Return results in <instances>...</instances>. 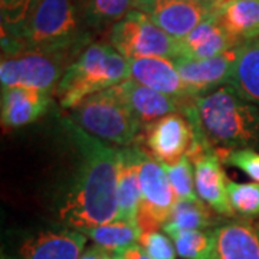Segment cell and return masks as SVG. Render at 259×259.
<instances>
[{
    "label": "cell",
    "instance_id": "cell-1",
    "mask_svg": "<svg viewBox=\"0 0 259 259\" xmlns=\"http://www.w3.org/2000/svg\"><path fill=\"white\" fill-rule=\"evenodd\" d=\"M64 125L79 154V163L59 206V219L78 231L117 222L120 150L94 137L71 118H65Z\"/></svg>",
    "mask_w": 259,
    "mask_h": 259
},
{
    "label": "cell",
    "instance_id": "cell-2",
    "mask_svg": "<svg viewBox=\"0 0 259 259\" xmlns=\"http://www.w3.org/2000/svg\"><path fill=\"white\" fill-rule=\"evenodd\" d=\"M204 136L216 150L259 144V107L226 83L194 98Z\"/></svg>",
    "mask_w": 259,
    "mask_h": 259
},
{
    "label": "cell",
    "instance_id": "cell-3",
    "mask_svg": "<svg viewBox=\"0 0 259 259\" xmlns=\"http://www.w3.org/2000/svg\"><path fill=\"white\" fill-rule=\"evenodd\" d=\"M90 33L81 0H40L19 39V52L42 51L72 62L90 45Z\"/></svg>",
    "mask_w": 259,
    "mask_h": 259
},
{
    "label": "cell",
    "instance_id": "cell-4",
    "mask_svg": "<svg viewBox=\"0 0 259 259\" xmlns=\"http://www.w3.org/2000/svg\"><path fill=\"white\" fill-rule=\"evenodd\" d=\"M130 61L111 44L94 42L75 58L56 88L62 108L72 110L87 97L128 79Z\"/></svg>",
    "mask_w": 259,
    "mask_h": 259
},
{
    "label": "cell",
    "instance_id": "cell-5",
    "mask_svg": "<svg viewBox=\"0 0 259 259\" xmlns=\"http://www.w3.org/2000/svg\"><path fill=\"white\" fill-rule=\"evenodd\" d=\"M71 120L94 137L121 147L131 146L141 127L117 85L87 97L72 108Z\"/></svg>",
    "mask_w": 259,
    "mask_h": 259
},
{
    "label": "cell",
    "instance_id": "cell-6",
    "mask_svg": "<svg viewBox=\"0 0 259 259\" xmlns=\"http://www.w3.org/2000/svg\"><path fill=\"white\" fill-rule=\"evenodd\" d=\"M69 64L71 61L65 56L33 49L2 55V88L26 87L51 94L56 91Z\"/></svg>",
    "mask_w": 259,
    "mask_h": 259
},
{
    "label": "cell",
    "instance_id": "cell-7",
    "mask_svg": "<svg viewBox=\"0 0 259 259\" xmlns=\"http://www.w3.org/2000/svg\"><path fill=\"white\" fill-rule=\"evenodd\" d=\"M110 44L127 59L144 56L176 59L179 56V40L137 9L110 29Z\"/></svg>",
    "mask_w": 259,
    "mask_h": 259
},
{
    "label": "cell",
    "instance_id": "cell-8",
    "mask_svg": "<svg viewBox=\"0 0 259 259\" xmlns=\"http://www.w3.org/2000/svg\"><path fill=\"white\" fill-rule=\"evenodd\" d=\"M139 179L141 197L137 223L140 231H157L170 219L179 197L163 166L141 148L139 151Z\"/></svg>",
    "mask_w": 259,
    "mask_h": 259
},
{
    "label": "cell",
    "instance_id": "cell-9",
    "mask_svg": "<svg viewBox=\"0 0 259 259\" xmlns=\"http://www.w3.org/2000/svg\"><path fill=\"white\" fill-rule=\"evenodd\" d=\"M196 143L190 121L180 112H173L146 125V151L160 164H176L189 157Z\"/></svg>",
    "mask_w": 259,
    "mask_h": 259
},
{
    "label": "cell",
    "instance_id": "cell-10",
    "mask_svg": "<svg viewBox=\"0 0 259 259\" xmlns=\"http://www.w3.org/2000/svg\"><path fill=\"white\" fill-rule=\"evenodd\" d=\"M134 9L147 15L175 39L189 35L213 13L210 6L190 0H137Z\"/></svg>",
    "mask_w": 259,
    "mask_h": 259
},
{
    "label": "cell",
    "instance_id": "cell-11",
    "mask_svg": "<svg viewBox=\"0 0 259 259\" xmlns=\"http://www.w3.org/2000/svg\"><path fill=\"white\" fill-rule=\"evenodd\" d=\"M128 61L130 79L175 98L182 108L186 104L194 101L173 59L161 56H144L133 58Z\"/></svg>",
    "mask_w": 259,
    "mask_h": 259
},
{
    "label": "cell",
    "instance_id": "cell-12",
    "mask_svg": "<svg viewBox=\"0 0 259 259\" xmlns=\"http://www.w3.org/2000/svg\"><path fill=\"white\" fill-rule=\"evenodd\" d=\"M236 49L238 48L207 59H173L179 74L193 98L229 83L236 62Z\"/></svg>",
    "mask_w": 259,
    "mask_h": 259
},
{
    "label": "cell",
    "instance_id": "cell-13",
    "mask_svg": "<svg viewBox=\"0 0 259 259\" xmlns=\"http://www.w3.org/2000/svg\"><path fill=\"white\" fill-rule=\"evenodd\" d=\"M194 167L197 196L214 212L233 216L228 197V179L222 168V158L216 148H207L190 157Z\"/></svg>",
    "mask_w": 259,
    "mask_h": 259
},
{
    "label": "cell",
    "instance_id": "cell-14",
    "mask_svg": "<svg viewBox=\"0 0 259 259\" xmlns=\"http://www.w3.org/2000/svg\"><path fill=\"white\" fill-rule=\"evenodd\" d=\"M206 259H259V225L236 221L210 231Z\"/></svg>",
    "mask_w": 259,
    "mask_h": 259
},
{
    "label": "cell",
    "instance_id": "cell-15",
    "mask_svg": "<svg viewBox=\"0 0 259 259\" xmlns=\"http://www.w3.org/2000/svg\"><path fill=\"white\" fill-rule=\"evenodd\" d=\"M85 242L82 232L40 231L20 243L16 259H79Z\"/></svg>",
    "mask_w": 259,
    "mask_h": 259
},
{
    "label": "cell",
    "instance_id": "cell-16",
    "mask_svg": "<svg viewBox=\"0 0 259 259\" xmlns=\"http://www.w3.org/2000/svg\"><path fill=\"white\" fill-rule=\"evenodd\" d=\"M0 102L3 128L15 130L29 125L40 118L48 111L51 95L35 88L10 87L2 88Z\"/></svg>",
    "mask_w": 259,
    "mask_h": 259
},
{
    "label": "cell",
    "instance_id": "cell-17",
    "mask_svg": "<svg viewBox=\"0 0 259 259\" xmlns=\"http://www.w3.org/2000/svg\"><path fill=\"white\" fill-rule=\"evenodd\" d=\"M179 40V56L185 59H207L238 48L241 44L221 26L216 18L209 16L189 35Z\"/></svg>",
    "mask_w": 259,
    "mask_h": 259
},
{
    "label": "cell",
    "instance_id": "cell-18",
    "mask_svg": "<svg viewBox=\"0 0 259 259\" xmlns=\"http://www.w3.org/2000/svg\"><path fill=\"white\" fill-rule=\"evenodd\" d=\"M139 146H128L120 150L118 180H117V203L118 216L117 222L136 225L139 218L140 189L139 179Z\"/></svg>",
    "mask_w": 259,
    "mask_h": 259
},
{
    "label": "cell",
    "instance_id": "cell-19",
    "mask_svg": "<svg viewBox=\"0 0 259 259\" xmlns=\"http://www.w3.org/2000/svg\"><path fill=\"white\" fill-rule=\"evenodd\" d=\"M117 90L128 104L131 111L137 117L141 125L143 124L147 125L164 115L179 112L182 110L180 104L175 98L168 97L166 94L154 91L130 78L118 83Z\"/></svg>",
    "mask_w": 259,
    "mask_h": 259
},
{
    "label": "cell",
    "instance_id": "cell-20",
    "mask_svg": "<svg viewBox=\"0 0 259 259\" xmlns=\"http://www.w3.org/2000/svg\"><path fill=\"white\" fill-rule=\"evenodd\" d=\"M213 16L241 45L259 39V0H221Z\"/></svg>",
    "mask_w": 259,
    "mask_h": 259
},
{
    "label": "cell",
    "instance_id": "cell-21",
    "mask_svg": "<svg viewBox=\"0 0 259 259\" xmlns=\"http://www.w3.org/2000/svg\"><path fill=\"white\" fill-rule=\"evenodd\" d=\"M229 85L246 101L259 107V39L238 47Z\"/></svg>",
    "mask_w": 259,
    "mask_h": 259
},
{
    "label": "cell",
    "instance_id": "cell-22",
    "mask_svg": "<svg viewBox=\"0 0 259 259\" xmlns=\"http://www.w3.org/2000/svg\"><path fill=\"white\" fill-rule=\"evenodd\" d=\"M40 0H0L2 44L16 54L19 39Z\"/></svg>",
    "mask_w": 259,
    "mask_h": 259
},
{
    "label": "cell",
    "instance_id": "cell-23",
    "mask_svg": "<svg viewBox=\"0 0 259 259\" xmlns=\"http://www.w3.org/2000/svg\"><path fill=\"white\" fill-rule=\"evenodd\" d=\"M137 0H81L85 25L90 30L111 29L136 8Z\"/></svg>",
    "mask_w": 259,
    "mask_h": 259
},
{
    "label": "cell",
    "instance_id": "cell-24",
    "mask_svg": "<svg viewBox=\"0 0 259 259\" xmlns=\"http://www.w3.org/2000/svg\"><path fill=\"white\" fill-rule=\"evenodd\" d=\"M214 219L212 212L207 209L202 199L197 200H177L175 210L171 213L170 219L161 228L167 235H173L182 231H202L209 228Z\"/></svg>",
    "mask_w": 259,
    "mask_h": 259
},
{
    "label": "cell",
    "instance_id": "cell-25",
    "mask_svg": "<svg viewBox=\"0 0 259 259\" xmlns=\"http://www.w3.org/2000/svg\"><path fill=\"white\" fill-rule=\"evenodd\" d=\"M85 236L91 238L98 246H102L110 252L128 248L140 242L141 231L139 226L125 222H111L94 228L82 229Z\"/></svg>",
    "mask_w": 259,
    "mask_h": 259
},
{
    "label": "cell",
    "instance_id": "cell-26",
    "mask_svg": "<svg viewBox=\"0 0 259 259\" xmlns=\"http://www.w3.org/2000/svg\"><path fill=\"white\" fill-rule=\"evenodd\" d=\"M228 197L235 213L243 218L259 216V183H236L228 180Z\"/></svg>",
    "mask_w": 259,
    "mask_h": 259
},
{
    "label": "cell",
    "instance_id": "cell-27",
    "mask_svg": "<svg viewBox=\"0 0 259 259\" xmlns=\"http://www.w3.org/2000/svg\"><path fill=\"white\" fill-rule=\"evenodd\" d=\"M170 183L173 186L177 197L182 200H197L200 199L196 192V182H194V167L192 160L183 157L179 163L167 166L161 164Z\"/></svg>",
    "mask_w": 259,
    "mask_h": 259
},
{
    "label": "cell",
    "instance_id": "cell-28",
    "mask_svg": "<svg viewBox=\"0 0 259 259\" xmlns=\"http://www.w3.org/2000/svg\"><path fill=\"white\" fill-rule=\"evenodd\" d=\"M177 253L185 259H206L210 249V231H182L170 235Z\"/></svg>",
    "mask_w": 259,
    "mask_h": 259
},
{
    "label": "cell",
    "instance_id": "cell-29",
    "mask_svg": "<svg viewBox=\"0 0 259 259\" xmlns=\"http://www.w3.org/2000/svg\"><path fill=\"white\" fill-rule=\"evenodd\" d=\"M223 163L242 170L255 183H259V153L252 148L218 150Z\"/></svg>",
    "mask_w": 259,
    "mask_h": 259
},
{
    "label": "cell",
    "instance_id": "cell-30",
    "mask_svg": "<svg viewBox=\"0 0 259 259\" xmlns=\"http://www.w3.org/2000/svg\"><path fill=\"white\" fill-rule=\"evenodd\" d=\"M140 246L151 259H176L170 239L158 231L141 232Z\"/></svg>",
    "mask_w": 259,
    "mask_h": 259
},
{
    "label": "cell",
    "instance_id": "cell-31",
    "mask_svg": "<svg viewBox=\"0 0 259 259\" xmlns=\"http://www.w3.org/2000/svg\"><path fill=\"white\" fill-rule=\"evenodd\" d=\"M114 259H151L140 245H131L128 248L111 252Z\"/></svg>",
    "mask_w": 259,
    "mask_h": 259
},
{
    "label": "cell",
    "instance_id": "cell-32",
    "mask_svg": "<svg viewBox=\"0 0 259 259\" xmlns=\"http://www.w3.org/2000/svg\"><path fill=\"white\" fill-rule=\"evenodd\" d=\"M79 259H114V256H112V253L110 250L95 245V246H91L85 252H82V255H81Z\"/></svg>",
    "mask_w": 259,
    "mask_h": 259
},
{
    "label": "cell",
    "instance_id": "cell-33",
    "mask_svg": "<svg viewBox=\"0 0 259 259\" xmlns=\"http://www.w3.org/2000/svg\"><path fill=\"white\" fill-rule=\"evenodd\" d=\"M190 2H197V3H202V5H206V6H210L213 8L216 3H219L221 0H190Z\"/></svg>",
    "mask_w": 259,
    "mask_h": 259
}]
</instances>
